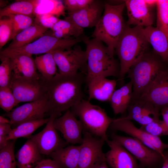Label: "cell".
Returning a JSON list of instances; mask_svg holds the SVG:
<instances>
[{"mask_svg":"<svg viewBox=\"0 0 168 168\" xmlns=\"http://www.w3.org/2000/svg\"><path fill=\"white\" fill-rule=\"evenodd\" d=\"M53 124L55 128L61 133L68 143L73 145L82 143L83 126L70 109L62 116L56 118Z\"/></svg>","mask_w":168,"mask_h":168,"instance_id":"17","label":"cell"},{"mask_svg":"<svg viewBox=\"0 0 168 168\" xmlns=\"http://www.w3.org/2000/svg\"><path fill=\"white\" fill-rule=\"evenodd\" d=\"M34 60L37 70L45 81L50 80L58 72L51 52L36 56Z\"/></svg>","mask_w":168,"mask_h":168,"instance_id":"30","label":"cell"},{"mask_svg":"<svg viewBox=\"0 0 168 168\" xmlns=\"http://www.w3.org/2000/svg\"><path fill=\"white\" fill-rule=\"evenodd\" d=\"M38 18L41 24L46 27L50 29L60 20L57 16L51 14L38 16Z\"/></svg>","mask_w":168,"mask_h":168,"instance_id":"42","label":"cell"},{"mask_svg":"<svg viewBox=\"0 0 168 168\" xmlns=\"http://www.w3.org/2000/svg\"><path fill=\"white\" fill-rule=\"evenodd\" d=\"M156 27L168 39V0L156 1Z\"/></svg>","mask_w":168,"mask_h":168,"instance_id":"33","label":"cell"},{"mask_svg":"<svg viewBox=\"0 0 168 168\" xmlns=\"http://www.w3.org/2000/svg\"><path fill=\"white\" fill-rule=\"evenodd\" d=\"M139 99L150 103L160 111L168 107V68L166 67L158 74Z\"/></svg>","mask_w":168,"mask_h":168,"instance_id":"16","label":"cell"},{"mask_svg":"<svg viewBox=\"0 0 168 168\" xmlns=\"http://www.w3.org/2000/svg\"><path fill=\"white\" fill-rule=\"evenodd\" d=\"M46 98L24 104L5 114L14 128L23 122L45 118L48 115Z\"/></svg>","mask_w":168,"mask_h":168,"instance_id":"13","label":"cell"},{"mask_svg":"<svg viewBox=\"0 0 168 168\" xmlns=\"http://www.w3.org/2000/svg\"><path fill=\"white\" fill-rule=\"evenodd\" d=\"M93 0H64L63 1L68 14L77 12L88 6Z\"/></svg>","mask_w":168,"mask_h":168,"instance_id":"40","label":"cell"},{"mask_svg":"<svg viewBox=\"0 0 168 168\" xmlns=\"http://www.w3.org/2000/svg\"><path fill=\"white\" fill-rule=\"evenodd\" d=\"M56 118L50 116L46 125L41 131L27 138L35 142L41 154L49 156L68 144L60 137L54 127L53 123Z\"/></svg>","mask_w":168,"mask_h":168,"instance_id":"14","label":"cell"},{"mask_svg":"<svg viewBox=\"0 0 168 168\" xmlns=\"http://www.w3.org/2000/svg\"><path fill=\"white\" fill-rule=\"evenodd\" d=\"M163 120L166 124L168 129V107L162 109L160 111Z\"/></svg>","mask_w":168,"mask_h":168,"instance_id":"44","label":"cell"},{"mask_svg":"<svg viewBox=\"0 0 168 168\" xmlns=\"http://www.w3.org/2000/svg\"><path fill=\"white\" fill-rule=\"evenodd\" d=\"M38 0L16 1L0 10V18L12 15H22L31 16L35 15V11Z\"/></svg>","mask_w":168,"mask_h":168,"instance_id":"29","label":"cell"},{"mask_svg":"<svg viewBox=\"0 0 168 168\" xmlns=\"http://www.w3.org/2000/svg\"><path fill=\"white\" fill-rule=\"evenodd\" d=\"M0 124H10V120L4 117L3 116H0Z\"/></svg>","mask_w":168,"mask_h":168,"instance_id":"47","label":"cell"},{"mask_svg":"<svg viewBox=\"0 0 168 168\" xmlns=\"http://www.w3.org/2000/svg\"><path fill=\"white\" fill-rule=\"evenodd\" d=\"M33 168H62L52 159H43Z\"/></svg>","mask_w":168,"mask_h":168,"instance_id":"43","label":"cell"},{"mask_svg":"<svg viewBox=\"0 0 168 168\" xmlns=\"http://www.w3.org/2000/svg\"><path fill=\"white\" fill-rule=\"evenodd\" d=\"M50 52L53 54L59 73L64 75H74L81 71L86 74V53L79 46L76 45L70 49Z\"/></svg>","mask_w":168,"mask_h":168,"instance_id":"9","label":"cell"},{"mask_svg":"<svg viewBox=\"0 0 168 168\" xmlns=\"http://www.w3.org/2000/svg\"><path fill=\"white\" fill-rule=\"evenodd\" d=\"M142 27L127 25L115 49L119 60V80L122 85L125 75L135 62L149 50V43L143 34Z\"/></svg>","mask_w":168,"mask_h":168,"instance_id":"2","label":"cell"},{"mask_svg":"<svg viewBox=\"0 0 168 168\" xmlns=\"http://www.w3.org/2000/svg\"><path fill=\"white\" fill-rule=\"evenodd\" d=\"M0 88L9 87L13 76V67L10 58L0 56Z\"/></svg>","mask_w":168,"mask_h":168,"instance_id":"35","label":"cell"},{"mask_svg":"<svg viewBox=\"0 0 168 168\" xmlns=\"http://www.w3.org/2000/svg\"><path fill=\"white\" fill-rule=\"evenodd\" d=\"M105 142L110 149L105 154L107 164L111 168H140L137 160L116 141L108 139Z\"/></svg>","mask_w":168,"mask_h":168,"instance_id":"18","label":"cell"},{"mask_svg":"<svg viewBox=\"0 0 168 168\" xmlns=\"http://www.w3.org/2000/svg\"><path fill=\"white\" fill-rule=\"evenodd\" d=\"M105 4L102 1L93 0L86 7L66 17L83 29L95 27L103 14Z\"/></svg>","mask_w":168,"mask_h":168,"instance_id":"19","label":"cell"},{"mask_svg":"<svg viewBox=\"0 0 168 168\" xmlns=\"http://www.w3.org/2000/svg\"><path fill=\"white\" fill-rule=\"evenodd\" d=\"M163 159V163L161 168H168V152H165Z\"/></svg>","mask_w":168,"mask_h":168,"instance_id":"46","label":"cell"},{"mask_svg":"<svg viewBox=\"0 0 168 168\" xmlns=\"http://www.w3.org/2000/svg\"><path fill=\"white\" fill-rule=\"evenodd\" d=\"M70 110L79 118L84 130L105 142L108 139L107 131L114 119L109 117L104 109L83 99Z\"/></svg>","mask_w":168,"mask_h":168,"instance_id":"6","label":"cell"},{"mask_svg":"<svg viewBox=\"0 0 168 168\" xmlns=\"http://www.w3.org/2000/svg\"><path fill=\"white\" fill-rule=\"evenodd\" d=\"M105 141L94 137L84 130L83 140L80 145L78 168H93L105 156L102 147Z\"/></svg>","mask_w":168,"mask_h":168,"instance_id":"15","label":"cell"},{"mask_svg":"<svg viewBox=\"0 0 168 168\" xmlns=\"http://www.w3.org/2000/svg\"><path fill=\"white\" fill-rule=\"evenodd\" d=\"M133 84L131 81L115 90L109 100L115 114H123L127 110L132 100Z\"/></svg>","mask_w":168,"mask_h":168,"instance_id":"26","label":"cell"},{"mask_svg":"<svg viewBox=\"0 0 168 168\" xmlns=\"http://www.w3.org/2000/svg\"><path fill=\"white\" fill-rule=\"evenodd\" d=\"M19 103L9 87L0 88V107L8 113Z\"/></svg>","mask_w":168,"mask_h":168,"instance_id":"37","label":"cell"},{"mask_svg":"<svg viewBox=\"0 0 168 168\" xmlns=\"http://www.w3.org/2000/svg\"><path fill=\"white\" fill-rule=\"evenodd\" d=\"M114 130L124 132L134 138L163 156L168 144L163 142L160 137L153 136L136 127L131 120L124 117L114 119L110 126Z\"/></svg>","mask_w":168,"mask_h":168,"instance_id":"11","label":"cell"},{"mask_svg":"<svg viewBox=\"0 0 168 168\" xmlns=\"http://www.w3.org/2000/svg\"><path fill=\"white\" fill-rule=\"evenodd\" d=\"M127 119L133 120L144 125L159 119L160 111L150 103L141 100L131 102L127 110Z\"/></svg>","mask_w":168,"mask_h":168,"instance_id":"20","label":"cell"},{"mask_svg":"<svg viewBox=\"0 0 168 168\" xmlns=\"http://www.w3.org/2000/svg\"><path fill=\"white\" fill-rule=\"evenodd\" d=\"M13 31L12 23L8 16L4 17L0 20V48L1 49L10 40Z\"/></svg>","mask_w":168,"mask_h":168,"instance_id":"39","label":"cell"},{"mask_svg":"<svg viewBox=\"0 0 168 168\" xmlns=\"http://www.w3.org/2000/svg\"><path fill=\"white\" fill-rule=\"evenodd\" d=\"M125 7L124 1L117 4L105 2L103 14L91 35L93 38L104 43L114 52L127 26L123 17Z\"/></svg>","mask_w":168,"mask_h":168,"instance_id":"5","label":"cell"},{"mask_svg":"<svg viewBox=\"0 0 168 168\" xmlns=\"http://www.w3.org/2000/svg\"><path fill=\"white\" fill-rule=\"evenodd\" d=\"M84 73L70 75L58 72L45 81V94L48 115L57 118L83 99L82 86L85 81Z\"/></svg>","mask_w":168,"mask_h":168,"instance_id":"1","label":"cell"},{"mask_svg":"<svg viewBox=\"0 0 168 168\" xmlns=\"http://www.w3.org/2000/svg\"><path fill=\"white\" fill-rule=\"evenodd\" d=\"M165 63L153 51L148 50L141 56L127 73L133 84L131 102L139 99L165 67Z\"/></svg>","mask_w":168,"mask_h":168,"instance_id":"4","label":"cell"},{"mask_svg":"<svg viewBox=\"0 0 168 168\" xmlns=\"http://www.w3.org/2000/svg\"><path fill=\"white\" fill-rule=\"evenodd\" d=\"M12 129L10 124H0V149L6 145L9 141L7 139Z\"/></svg>","mask_w":168,"mask_h":168,"instance_id":"41","label":"cell"},{"mask_svg":"<svg viewBox=\"0 0 168 168\" xmlns=\"http://www.w3.org/2000/svg\"><path fill=\"white\" fill-rule=\"evenodd\" d=\"M49 120V117L22 123L12 129L7 137V140H16L21 138H27L38 128L46 124Z\"/></svg>","mask_w":168,"mask_h":168,"instance_id":"31","label":"cell"},{"mask_svg":"<svg viewBox=\"0 0 168 168\" xmlns=\"http://www.w3.org/2000/svg\"><path fill=\"white\" fill-rule=\"evenodd\" d=\"M93 168H109L105 159V154Z\"/></svg>","mask_w":168,"mask_h":168,"instance_id":"45","label":"cell"},{"mask_svg":"<svg viewBox=\"0 0 168 168\" xmlns=\"http://www.w3.org/2000/svg\"><path fill=\"white\" fill-rule=\"evenodd\" d=\"M9 87L19 103L40 99L45 94V81L37 78L12 77Z\"/></svg>","mask_w":168,"mask_h":168,"instance_id":"10","label":"cell"},{"mask_svg":"<svg viewBox=\"0 0 168 168\" xmlns=\"http://www.w3.org/2000/svg\"><path fill=\"white\" fill-rule=\"evenodd\" d=\"M87 70L85 81L97 77H119L120 66L112 51L102 42L86 37Z\"/></svg>","mask_w":168,"mask_h":168,"instance_id":"3","label":"cell"},{"mask_svg":"<svg viewBox=\"0 0 168 168\" xmlns=\"http://www.w3.org/2000/svg\"><path fill=\"white\" fill-rule=\"evenodd\" d=\"M12 23L13 31L10 40L13 39L21 31L33 24L31 16L22 15H12L8 16Z\"/></svg>","mask_w":168,"mask_h":168,"instance_id":"36","label":"cell"},{"mask_svg":"<svg viewBox=\"0 0 168 168\" xmlns=\"http://www.w3.org/2000/svg\"><path fill=\"white\" fill-rule=\"evenodd\" d=\"M16 140H10L5 147L0 149V168H16L14 154Z\"/></svg>","mask_w":168,"mask_h":168,"instance_id":"34","label":"cell"},{"mask_svg":"<svg viewBox=\"0 0 168 168\" xmlns=\"http://www.w3.org/2000/svg\"><path fill=\"white\" fill-rule=\"evenodd\" d=\"M65 8L63 1L60 0H38L35 15L51 14L56 16L64 15Z\"/></svg>","mask_w":168,"mask_h":168,"instance_id":"32","label":"cell"},{"mask_svg":"<svg viewBox=\"0 0 168 168\" xmlns=\"http://www.w3.org/2000/svg\"><path fill=\"white\" fill-rule=\"evenodd\" d=\"M156 1H124L128 18L127 25H134L143 27L152 26L155 19Z\"/></svg>","mask_w":168,"mask_h":168,"instance_id":"12","label":"cell"},{"mask_svg":"<svg viewBox=\"0 0 168 168\" xmlns=\"http://www.w3.org/2000/svg\"><path fill=\"white\" fill-rule=\"evenodd\" d=\"M80 145L66 146L49 156L62 168H78Z\"/></svg>","mask_w":168,"mask_h":168,"instance_id":"27","label":"cell"},{"mask_svg":"<svg viewBox=\"0 0 168 168\" xmlns=\"http://www.w3.org/2000/svg\"><path fill=\"white\" fill-rule=\"evenodd\" d=\"M114 140L125 148L139 162L140 168H159L163 163V156L132 137L115 133L111 135Z\"/></svg>","mask_w":168,"mask_h":168,"instance_id":"8","label":"cell"},{"mask_svg":"<svg viewBox=\"0 0 168 168\" xmlns=\"http://www.w3.org/2000/svg\"><path fill=\"white\" fill-rule=\"evenodd\" d=\"M153 136H160L168 135V129L163 120L160 119L156 120L144 125H141L140 128Z\"/></svg>","mask_w":168,"mask_h":168,"instance_id":"38","label":"cell"},{"mask_svg":"<svg viewBox=\"0 0 168 168\" xmlns=\"http://www.w3.org/2000/svg\"><path fill=\"white\" fill-rule=\"evenodd\" d=\"M143 31L153 51L165 63H168V39L165 35L156 27H143Z\"/></svg>","mask_w":168,"mask_h":168,"instance_id":"24","label":"cell"},{"mask_svg":"<svg viewBox=\"0 0 168 168\" xmlns=\"http://www.w3.org/2000/svg\"><path fill=\"white\" fill-rule=\"evenodd\" d=\"M48 28L35 23L18 34L6 48L14 49L24 46L43 35Z\"/></svg>","mask_w":168,"mask_h":168,"instance_id":"25","label":"cell"},{"mask_svg":"<svg viewBox=\"0 0 168 168\" xmlns=\"http://www.w3.org/2000/svg\"><path fill=\"white\" fill-rule=\"evenodd\" d=\"M27 139L15 155L17 168H33L43 159L35 142Z\"/></svg>","mask_w":168,"mask_h":168,"instance_id":"23","label":"cell"},{"mask_svg":"<svg viewBox=\"0 0 168 168\" xmlns=\"http://www.w3.org/2000/svg\"><path fill=\"white\" fill-rule=\"evenodd\" d=\"M85 36L77 38L59 39L50 33L44 34L33 42L22 47L14 49L6 48L0 52V56L6 57L11 55L26 54H45L53 51L71 48L83 41Z\"/></svg>","mask_w":168,"mask_h":168,"instance_id":"7","label":"cell"},{"mask_svg":"<svg viewBox=\"0 0 168 168\" xmlns=\"http://www.w3.org/2000/svg\"><path fill=\"white\" fill-rule=\"evenodd\" d=\"M50 33L58 38H77L84 36L83 29L65 17L60 19L51 29Z\"/></svg>","mask_w":168,"mask_h":168,"instance_id":"28","label":"cell"},{"mask_svg":"<svg viewBox=\"0 0 168 168\" xmlns=\"http://www.w3.org/2000/svg\"><path fill=\"white\" fill-rule=\"evenodd\" d=\"M6 57L10 58L12 63L13 77L34 78L41 76L37 71L35 60L32 55L26 54H18L11 55Z\"/></svg>","mask_w":168,"mask_h":168,"instance_id":"22","label":"cell"},{"mask_svg":"<svg viewBox=\"0 0 168 168\" xmlns=\"http://www.w3.org/2000/svg\"><path fill=\"white\" fill-rule=\"evenodd\" d=\"M88 86V99L101 101H109L115 91L116 81L107 77H97L86 81Z\"/></svg>","mask_w":168,"mask_h":168,"instance_id":"21","label":"cell"}]
</instances>
